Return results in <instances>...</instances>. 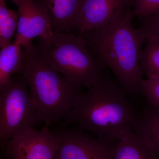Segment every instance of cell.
<instances>
[{
    "label": "cell",
    "instance_id": "7a4b0ae2",
    "mask_svg": "<svg viewBox=\"0 0 159 159\" xmlns=\"http://www.w3.org/2000/svg\"><path fill=\"white\" fill-rule=\"evenodd\" d=\"M131 8L123 9L108 25L80 34L133 99L144 96V79L139 58L146 37L139 28L136 29L133 25L134 14Z\"/></svg>",
    "mask_w": 159,
    "mask_h": 159
},
{
    "label": "cell",
    "instance_id": "30bf717a",
    "mask_svg": "<svg viewBox=\"0 0 159 159\" xmlns=\"http://www.w3.org/2000/svg\"><path fill=\"white\" fill-rule=\"evenodd\" d=\"M48 16L53 34L68 32L79 22L84 0H34Z\"/></svg>",
    "mask_w": 159,
    "mask_h": 159
},
{
    "label": "cell",
    "instance_id": "e0dca14e",
    "mask_svg": "<svg viewBox=\"0 0 159 159\" xmlns=\"http://www.w3.org/2000/svg\"><path fill=\"white\" fill-rule=\"evenodd\" d=\"M134 16L139 18L159 13V0H134Z\"/></svg>",
    "mask_w": 159,
    "mask_h": 159
},
{
    "label": "cell",
    "instance_id": "9c48e42d",
    "mask_svg": "<svg viewBox=\"0 0 159 159\" xmlns=\"http://www.w3.org/2000/svg\"><path fill=\"white\" fill-rule=\"evenodd\" d=\"M134 0H84L76 29L80 34L108 25L125 8L133 7Z\"/></svg>",
    "mask_w": 159,
    "mask_h": 159
},
{
    "label": "cell",
    "instance_id": "8fae6325",
    "mask_svg": "<svg viewBox=\"0 0 159 159\" xmlns=\"http://www.w3.org/2000/svg\"><path fill=\"white\" fill-rule=\"evenodd\" d=\"M117 142L114 159H159L150 143L134 132Z\"/></svg>",
    "mask_w": 159,
    "mask_h": 159
},
{
    "label": "cell",
    "instance_id": "6da1fadb",
    "mask_svg": "<svg viewBox=\"0 0 159 159\" xmlns=\"http://www.w3.org/2000/svg\"><path fill=\"white\" fill-rule=\"evenodd\" d=\"M138 111L106 68L86 93L80 94L64 120L66 125L107 141L134 132Z\"/></svg>",
    "mask_w": 159,
    "mask_h": 159
},
{
    "label": "cell",
    "instance_id": "5b68a950",
    "mask_svg": "<svg viewBox=\"0 0 159 159\" xmlns=\"http://www.w3.org/2000/svg\"><path fill=\"white\" fill-rule=\"evenodd\" d=\"M40 122L29 86L20 73L11 76L0 89V143L2 149L10 139L22 132L35 128Z\"/></svg>",
    "mask_w": 159,
    "mask_h": 159
},
{
    "label": "cell",
    "instance_id": "9a60e30c",
    "mask_svg": "<svg viewBox=\"0 0 159 159\" xmlns=\"http://www.w3.org/2000/svg\"><path fill=\"white\" fill-rule=\"evenodd\" d=\"M19 14L8 9L5 0H0V47L5 48L11 43L13 36L16 33Z\"/></svg>",
    "mask_w": 159,
    "mask_h": 159
},
{
    "label": "cell",
    "instance_id": "52a82bcc",
    "mask_svg": "<svg viewBox=\"0 0 159 159\" xmlns=\"http://www.w3.org/2000/svg\"><path fill=\"white\" fill-rule=\"evenodd\" d=\"M49 126L27 129L13 137L2 150L5 159H55L58 139Z\"/></svg>",
    "mask_w": 159,
    "mask_h": 159
},
{
    "label": "cell",
    "instance_id": "7c38bea8",
    "mask_svg": "<svg viewBox=\"0 0 159 159\" xmlns=\"http://www.w3.org/2000/svg\"><path fill=\"white\" fill-rule=\"evenodd\" d=\"M134 132L146 139L159 159V110L148 105L138 111Z\"/></svg>",
    "mask_w": 159,
    "mask_h": 159
},
{
    "label": "cell",
    "instance_id": "ac0fdd59",
    "mask_svg": "<svg viewBox=\"0 0 159 159\" xmlns=\"http://www.w3.org/2000/svg\"><path fill=\"white\" fill-rule=\"evenodd\" d=\"M139 19L141 25L139 28L146 38L150 35L159 38V13Z\"/></svg>",
    "mask_w": 159,
    "mask_h": 159
},
{
    "label": "cell",
    "instance_id": "d6986e66",
    "mask_svg": "<svg viewBox=\"0 0 159 159\" xmlns=\"http://www.w3.org/2000/svg\"><path fill=\"white\" fill-rule=\"evenodd\" d=\"M11 1H12V2H13V1H14V0H11Z\"/></svg>",
    "mask_w": 159,
    "mask_h": 159
},
{
    "label": "cell",
    "instance_id": "2e32d148",
    "mask_svg": "<svg viewBox=\"0 0 159 159\" xmlns=\"http://www.w3.org/2000/svg\"><path fill=\"white\" fill-rule=\"evenodd\" d=\"M142 90L147 104L159 110V76L144 79Z\"/></svg>",
    "mask_w": 159,
    "mask_h": 159
},
{
    "label": "cell",
    "instance_id": "5bb4252c",
    "mask_svg": "<svg viewBox=\"0 0 159 159\" xmlns=\"http://www.w3.org/2000/svg\"><path fill=\"white\" fill-rule=\"evenodd\" d=\"M140 66L147 78L159 76V38L150 35L146 38L145 46L140 53Z\"/></svg>",
    "mask_w": 159,
    "mask_h": 159
},
{
    "label": "cell",
    "instance_id": "3957f363",
    "mask_svg": "<svg viewBox=\"0 0 159 159\" xmlns=\"http://www.w3.org/2000/svg\"><path fill=\"white\" fill-rule=\"evenodd\" d=\"M23 48L24 59L18 73L27 81L39 121L50 125L64 119L82 93L81 88L52 69L38 46L31 43Z\"/></svg>",
    "mask_w": 159,
    "mask_h": 159
},
{
    "label": "cell",
    "instance_id": "8992f818",
    "mask_svg": "<svg viewBox=\"0 0 159 159\" xmlns=\"http://www.w3.org/2000/svg\"><path fill=\"white\" fill-rule=\"evenodd\" d=\"M55 133L58 139L55 159H114L113 141L77 128Z\"/></svg>",
    "mask_w": 159,
    "mask_h": 159
},
{
    "label": "cell",
    "instance_id": "277c9868",
    "mask_svg": "<svg viewBox=\"0 0 159 159\" xmlns=\"http://www.w3.org/2000/svg\"><path fill=\"white\" fill-rule=\"evenodd\" d=\"M37 46L52 69L80 88L90 87L107 68L80 34H53L47 39L39 38Z\"/></svg>",
    "mask_w": 159,
    "mask_h": 159
},
{
    "label": "cell",
    "instance_id": "ba28073f",
    "mask_svg": "<svg viewBox=\"0 0 159 159\" xmlns=\"http://www.w3.org/2000/svg\"><path fill=\"white\" fill-rule=\"evenodd\" d=\"M18 9V28L14 42L29 45L35 37L47 39L53 35L48 16L34 0H14Z\"/></svg>",
    "mask_w": 159,
    "mask_h": 159
},
{
    "label": "cell",
    "instance_id": "4fadbf2b",
    "mask_svg": "<svg viewBox=\"0 0 159 159\" xmlns=\"http://www.w3.org/2000/svg\"><path fill=\"white\" fill-rule=\"evenodd\" d=\"M23 46L13 42L0 51V89L9 82L11 76L21 67L24 59Z\"/></svg>",
    "mask_w": 159,
    "mask_h": 159
}]
</instances>
